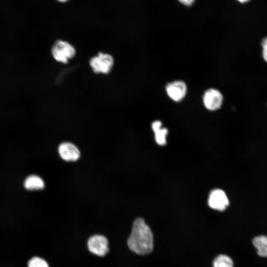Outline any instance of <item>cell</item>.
Listing matches in <instances>:
<instances>
[{"label":"cell","instance_id":"16","mask_svg":"<svg viewBox=\"0 0 267 267\" xmlns=\"http://www.w3.org/2000/svg\"><path fill=\"white\" fill-rule=\"evenodd\" d=\"M238 0V1L241 3H245V2H248L250 0Z\"/></svg>","mask_w":267,"mask_h":267},{"label":"cell","instance_id":"15","mask_svg":"<svg viewBox=\"0 0 267 267\" xmlns=\"http://www.w3.org/2000/svg\"><path fill=\"white\" fill-rule=\"evenodd\" d=\"M178 0L180 2H181L183 4L187 5V6L191 5L195 1V0Z\"/></svg>","mask_w":267,"mask_h":267},{"label":"cell","instance_id":"2","mask_svg":"<svg viewBox=\"0 0 267 267\" xmlns=\"http://www.w3.org/2000/svg\"><path fill=\"white\" fill-rule=\"evenodd\" d=\"M51 53L55 60L67 63L76 54L74 47L67 42L58 40L54 43L51 48Z\"/></svg>","mask_w":267,"mask_h":267},{"label":"cell","instance_id":"4","mask_svg":"<svg viewBox=\"0 0 267 267\" xmlns=\"http://www.w3.org/2000/svg\"><path fill=\"white\" fill-rule=\"evenodd\" d=\"M202 100L203 105L207 110L216 111L222 107L223 96L218 89L210 88L204 92Z\"/></svg>","mask_w":267,"mask_h":267},{"label":"cell","instance_id":"10","mask_svg":"<svg viewBox=\"0 0 267 267\" xmlns=\"http://www.w3.org/2000/svg\"><path fill=\"white\" fill-rule=\"evenodd\" d=\"M24 185L25 188L29 190H40L44 188V182L39 176L31 175L25 179Z\"/></svg>","mask_w":267,"mask_h":267},{"label":"cell","instance_id":"8","mask_svg":"<svg viewBox=\"0 0 267 267\" xmlns=\"http://www.w3.org/2000/svg\"><path fill=\"white\" fill-rule=\"evenodd\" d=\"M58 153L61 158L66 161H77L80 156L78 148L70 142H63L58 147Z\"/></svg>","mask_w":267,"mask_h":267},{"label":"cell","instance_id":"14","mask_svg":"<svg viewBox=\"0 0 267 267\" xmlns=\"http://www.w3.org/2000/svg\"><path fill=\"white\" fill-rule=\"evenodd\" d=\"M261 45L262 47V56L264 60L267 63V37L262 40Z\"/></svg>","mask_w":267,"mask_h":267},{"label":"cell","instance_id":"11","mask_svg":"<svg viewBox=\"0 0 267 267\" xmlns=\"http://www.w3.org/2000/svg\"><path fill=\"white\" fill-rule=\"evenodd\" d=\"M252 243L260 256L267 257V236H256L253 239Z\"/></svg>","mask_w":267,"mask_h":267},{"label":"cell","instance_id":"3","mask_svg":"<svg viewBox=\"0 0 267 267\" xmlns=\"http://www.w3.org/2000/svg\"><path fill=\"white\" fill-rule=\"evenodd\" d=\"M114 64L113 57L108 54L102 52L92 57L89 61V65L93 71L96 73L107 74L111 71Z\"/></svg>","mask_w":267,"mask_h":267},{"label":"cell","instance_id":"1","mask_svg":"<svg viewBox=\"0 0 267 267\" xmlns=\"http://www.w3.org/2000/svg\"><path fill=\"white\" fill-rule=\"evenodd\" d=\"M127 243L129 249L137 254L144 255L152 252L153 234L143 219L139 218L134 221Z\"/></svg>","mask_w":267,"mask_h":267},{"label":"cell","instance_id":"6","mask_svg":"<svg viewBox=\"0 0 267 267\" xmlns=\"http://www.w3.org/2000/svg\"><path fill=\"white\" fill-rule=\"evenodd\" d=\"M165 89L169 97L175 102L181 101L185 97L187 90L186 84L181 80L169 83Z\"/></svg>","mask_w":267,"mask_h":267},{"label":"cell","instance_id":"12","mask_svg":"<svg viewBox=\"0 0 267 267\" xmlns=\"http://www.w3.org/2000/svg\"><path fill=\"white\" fill-rule=\"evenodd\" d=\"M213 267H234L232 259L226 255H219L213 261Z\"/></svg>","mask_w":267,"mask_h":267},{"label":"cell","instance_id":"17","mask_svg":"<svg viewBox=\"0 0 267 267\" xmlns=\"http://www.w3.org/2000/svg\"><path fill=\"white\" fill-rule=\"evenodd\" d=\"M59 1H61V2H65L66 1H67L68 0H57Z\"/></svg>","mask_w":267,"mask_h":267},{"label":"cell","instance_id":"7","mask_svg":"<svg viewBox=\"0 0 267 267\" xmlns=\"http://www.w3.org/2000/svg\"><path fill=\"white\" fill-rule=\"evenodd\" d=\"M208 205L212 209L222 211L229 205L228 199L225 193L220 189L212 190L209 196Z\"/></svg>","mask_w":267,"mask_h":267},{"label":"cell","instance_id":"13","mask_svg":"<svg viewBox=\"0 0 267 267\" xmlns=\"http://www.w3.org/2000/svg\"><path fill=\"white\" fill-rule=\"evenodd\" d=\"M28 267H49V266L44 259L34 257L29 261Z\"/></svg>","mask_w":267,"mask_h":267},{"label":"cell","instance_id":"5","mask_svg":"<svg viewBox=\"0 0 267 267\" xmlns=\"http://www.w3.org/2000/svg\"><path fill=\"white\" fill-rule=\"evenodd\" d=\"M87 244L89 250L98 256H105L109 251L108 240L102 235L96 234L90 237Z\"/></svg>","mask_w":267,"mask_h":267},{"label":"cell","instance_id":"9","mask_svg":"<svg viewBox=\"0 0 267 267\" xmlns=\"http://www.w3.org/2000/svg\"><path fill=\"white\" fill-rule=\"evenodd\" d=\"M152 129L155 134V139L157 143L160 145L166 144V137L168 133L167 128L162 127V123L159 120L154 121L151 124Z\"/></svg>","mask_w":267,"mask_h":267}]
</instances>
